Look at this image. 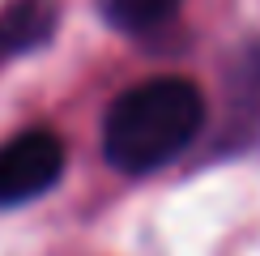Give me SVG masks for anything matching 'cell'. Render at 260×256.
Returning <instances> with one entry per match:
<instances>
[{"mask_svg":"<svg viewBox=\"0 0 260 256\" xmlns=\"http://www.w3.org/2000/svg\"><path fill=\"white\" fill-rule=\"evenodd\" d=\"M205 124V94L188 77H154L124 90L103 120V154L124 175L167 167Z\"/></svg>","mask_w":260,"mask_h":256,"instance_id":"1","label":"cell"},{"mask_svg":"<svg viewBox=\"0 0 260 256\" xmlns=\"http://www.w3.org/2000/svg\"><path fill=\"white\" fill-rule=\"evenodd\" d=\"M64 171V141L51 128H30L0 145V209L26 205L30 197L47 192Z\"/></svg>","mask_w":260,"mask_h":256,"instance_id":"2","label":"cell"},{"mask_svg":"<svg viewBox=\"0 0 260 256\" xmlns=\"http://www.w3.org/2000/svg\"><path fill=\"white\" fill-rule=\"evenodd\" d=\"M179 5H183V0H99L103 17L111 21L115 30H128V35L162 26L167 17H175Z\"/></svg>","mask_w":260,"mask_h":256,"instance_id":"3","label":"cell"},{"mask_svg":"<svg viewBox=\"0 0 260 256\" xmlns=\"http://www.w3.org/2000/svg\"><path fill=\"white\" fill-rule=\"evenodd\" d=\"M43 35H51V13L43 0H21V5L0 21V51H26Z\"/></svg>","mask_w":260,"mask_h":256,"instance_id":"4","label":"cell"}]
</instances>
